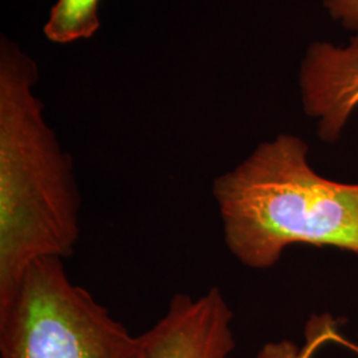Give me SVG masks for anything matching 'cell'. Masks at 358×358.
<instances>
[{"label":"cell","instance_id":"8","mask_svg":"<svg viewBox=\"0 0 358 358\" xmlns=\"http://www.w3.org/2000/svg\"><path fill=\"white\" fill-rule=\"evenodd\" d=\"M333 19L343 26L358 31V0H322Z\"/></svg>","mask_w":358,"mask_h":358},{"label":"cell","instance_id":"2","mask_svg":"<svg viewBox=\"0 0 358 358\" xmlns=\"http://www.w3.org/2000/svg\"><path fill=\"white\" fill-rule=\"evenodd\" d=\"M213 195L226 245L248 268L273 267L292 244L358 254V183L319 176L296 136L260 143L215 179Z\"/></svg>","mask_w":358,"mask_h":358},{"label":"cell","instance_id":"3","mask_svg":"<svg viewBox=\"0 0 358 358\" xmlns=\"http://www.w3.org/2000/svg\"><path fill=\"white\" fill-rule=\"evenodd\" d=\"M0 358H146V348L68 278L62 259L44 257L0 308Z\"/></svg>","mask_w":358,"mask_h":358},{"label":"cell","instance_id":"4","mask_svg":"<svg viewBox=\"0 0 358 358\" xmlns=\"http://www.w3.org/2000/svg\"><path fill=\"white\" fill-rule=\"evenodd\" d=\"M232 310L214 287L199 297L173 296L166 313L142 333L146 358H230Z\"/></svg>","mask_w":358,"mask_h":358},{"label":"cell","instance_id":"5","mask_svg":"<svg viewBox=\"0 0 358 358\" xmlns=\"http://www.w3.org/2000/svg\"><path fill=\"white\" fill-rule=\"evenodd\" d=\"M300 90L306 113L319 121L321 140L337 141L358 108V31L346 47L317 41L308 48Z\"/></svg>","mask_w":358,"mask_h":358},{"label":"cell","instance_id":"7","mask_svg":"<svg viewBox=\"0 0 358 358\" xmlns=\"http://www.w3.org/2000/svg\"><path fill=\"white\" fill-rule=\"evenodd\" d=\"M307 343L303 348L296 345L289 340L271 341L264 344L259 350L256 358H310L316 350L327 341L337 338V333L333 328L332 319L315 317L309 321L306 331Z\"/></svg>","mask_w":358,"mask_h":358},{"label":"cell","instance_id":"6","mask_svg":"<svg viewBox=\"0 0 358 358\" xmlns=\"http://www.w3.org/2000/svg\"><path fill=\"white\" fill-rule=\"evenodd\" d=\"M99 6L100 0H57L44 26L45 38L57 44L92 38L100 28Z\"/></svg>","mask_w":358,"mask_h":358},{"label":"cell","instance_id":"1","mask_svg":"<svg viewBox=\"0 0 358 358\" xmlns=\"http://www.w3.org/2000/svg\"><path fill=\"white\" fill-rule=\"evenodd\" d=\"M38 65L17 44L0 43V308L38 259H64L80 239V192L34 94Z\"/></svg>","mask_w":358,"mask_h":358}]
</instances>
